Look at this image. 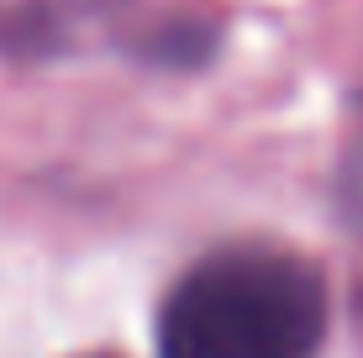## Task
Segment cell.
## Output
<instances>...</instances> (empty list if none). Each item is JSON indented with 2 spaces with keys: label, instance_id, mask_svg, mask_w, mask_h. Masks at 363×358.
Masks as SVG:
<instances>
[{
  "label": "cell",
  "instance_id": "6da1fadb",
  "mask_svg": "<svg viewBox=\"0 0 363 358\" xmlns=\"http://www.w3.org/2000/svg\"><path fill=\"white\" fill-rule=\"evenodd\" d=\"M327 332V290L290 253H216L174 285L164 358H311Z\"/></svg>",
  "mask_w": 363,
  "mask_h": 358
}]
</instances>
